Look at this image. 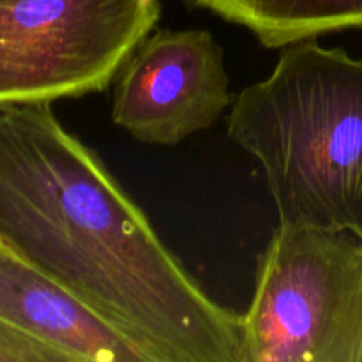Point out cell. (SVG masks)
I'll return each instance as SVG.
<instances>
[{
  "mask_svg": "<svg viewBox=\"0 0 362 362\" xmlns=\"http://www.w3.org/2000/svg\"><path fill=\"white\" fill-rule=\"evenodd\" d=\"M0 244L151 362H243V317L198 285L52 103L0 108Z\"/></svg>",
  "mask_w": 362,
  "mask_h": 362,
  "instance_id": "1",
  "label": "cell"
},
{
  "mask_svg": "<svg viewBox=\"0 0 362 362\" xmlns=\"http://www.w3.org/2000/svg\"><path fill=\"white\" fill-rule=\"evenodd\" d=\"M226 122L260 163L279 223L362 237V59L293 42Z\"/></svg>",
  "mask_w": 362,
  "mask_h": 362,
  "instance_id": "2",
  "label": "cell"
},
{
  "mask_svg": "<svg viewBox=\"0 0 362 362\" xmlns=\"http://www.w3.org/2000/svg\"><path fill=\"white\" fill-rule=\"evenodd\" d=\"M243 362H362V237L279 223L243 315Z\"/></svg>",
  "mask_w": 362,
  "mask_h": 362,
  "instance_id": "3",
  "label": "cell"
},
{
  "mask_svg": "<svg viewBox=\"0 0 362 362\" xmlns=\"http://www.w3.org/2000/svg\"><path fill=\"white\" fill-rule=\"evenodd\" d=\"M161 0H0V108L103 92Z\"/></svg>",
  "mask_w": 362,
  "mask_h": 362,
  "instance_id": "4",
  "label": "cell"
},
{
  "mask_svg": "<svg viewBox=\"0 0 362 362\" xmlns=\"http://www.w3.org/2000/svg\"><path fill=\"white\" fill-rule=\"evenodd\" d=\"M225 53L207 30H158L117 74L112 120L134 140L175 145L230 106Z\"/></svg>",
  "mask_w": 362,
  "mask_h": 362,
  "instance_id": "5",
  "label": "cell"
},
{
  "mask_svg": "<svg viewBox=\"0 0 362 362\" xmlns=\"http://www.w3.org/2000/svg\"><path fill=\"white\" fill-rule=\"evenodd\" d=\"M0 318L69 362H151L129 338L4 244Z\"/></svg>",
  "mask_w": 362,
  "mask_h": 362,
  "instance_id": "6",
  "label": "cell"
},
{
  "mask_svg": "<svg viewBox=\"0 0 362 362\" xmlns=\"http://www.w3.org/2000/svg\"><path fill=\"white\" fill-rule=\"evenodd\" d=\"M257 35L265 48H286L329 32L362 28V0H191Z\"/></svg>",
  "mask_w": 362,
  "mask_h": 362,
  "instance_id": "7",
  "label": "cell"
},
{
  "mask_svg": "<svg viewBox=\"0 0 362 362\" xmlns=\"http://www.w3.org/2000/svg\"><path fill=\"white\" fill-rule=\"evenodd\" d=\"M0 362H69L60 352L0 318Z\"/></svg>",
  "mask_w": 362,
  "mask_h": 362,
  "instance_id": "8",
  "label": "cell"
}]
</instances>
